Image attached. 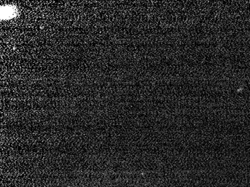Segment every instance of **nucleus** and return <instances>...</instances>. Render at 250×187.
Segmentation results:
<instances>
[{"mask_svg":"<svg viewBox=\"0 0 250 187\" xmlns=\"http://www.w3.org/2000/svg\"><path fill=\"white\" fill-rule=\"evenodd\" d=\"M17 14V9L15 7L12 5H7V6L2 7L1 9V18L2 19H10L15 17Z\"/></svg>","mask_w":250,"mask_h":187,"instance_id":"nucleus-1","label":"nucleus"}]
</instances>
